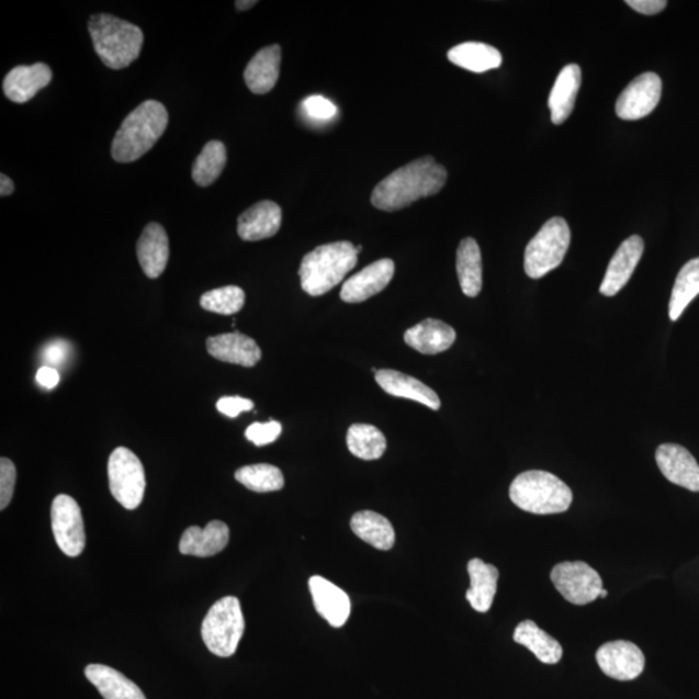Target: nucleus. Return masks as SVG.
I'll return each instance as SVG.
<instances>
[{"label": "nucleus", "instance_id": "1", "mask_svg": "<svg viewBox=\"0 0 699 699\" xmlns=\"http://www.w3.org/2000/svg\"><path fill=\"white\" fill-rule=\"evenodd\" d=\"M447 182V170L435 157L425 156L395 170L376 185L371 203L382 212L393 213L435 196Z\"/></svg>", "mask_w": 699, "mask_h": 699}, {"label": "nucleus", "instance_id": "2", "mask_svg": "<svg viewBox=\"0 0 699 699\" xmlns=\"http://www.w3.org/2000/svg\"><path fill=\"white\" fill-rule=\"evenodd\" d=\"M169 124L166 108L156 100H147L122 122L112 143V157L120 164L138 161L160 140Z\"/></svg>", "mask_w": 699, "mask_h": 699}, {"label": "nucleus", "instance_id": "3", "mask_svg": "<svg viewBox=\"0 0 699 699\" xmlns=\"http://www.w3.org/2000/svg\"><path fill=\"white\" fill-rule=\"evenodd\" d=\"M357 263L358 251L350 241L322 245L302 259L298 271L302 290L319 297L340 284Z\"/></svg>", "mask_w": 699, "mask_h": 699}, {"label": "nucleus", "instance_id": "4", "mask_svg": "<svg viewBox=\"0 0 699 699\" xmlns=\"http://www.w3.org/2000/svg\"><path fill=\"white\" fill-rule=\"evenodd\" d=\"M89 32L95 53L108 68H127L142 53V29L112 14H93L89 21Z\"/></svg>", "mask_w": 699, "mask_h": 699}, {"label": "nucleus", "instance_id": "5", "mask_svg": "<svg viewBox=\"0 0 699 699\" xmlns=\"http://www.w3.org/2000/svg\"><path fill=\"white\" fill-rule=\"evenodd\" d=\"M509 496L515 506L534 515L564 514L573 503L571 487L556 475L543 471L517 475L511 482Z\"/></svg>", "mask_w": 699, "mask_h": 699}, {"label": "nucleus", "instance_id": "6", "mask_svg": "<svg viewBox=\"0 0 699 699\" xmlns=\"http://www.w3.org/2000/svg\"><path fill=\"white\" fill-rule=\"evenodd\" d=\"M245 631L240 601L227 596L216 601L201 625V636L208 652L227 658L236 653Z\"/></svg>", "mask_w": 699, "mask_h": 699}, {"label": "nucleus", "instance_id": "7", "mask_svg": "<svg viewBox=\"0 0 699 699\" xmlns=\"http://www.w3.org/2000/svg\"><path fill=\"white\" fill-rule=\"evenodd\" d=\"M572 233L561 216L544 223L525 250V272L531 279H542L564 261L571 247Z\"/></svg>", "mask_w": 699, "mask_h": 699}, {"label": "nucleus", "instance_id": "8", "mask_svg": "<svg viewBox=\"0 0 699 699\" xmlns=\"http://www.w3.org/2000/svg\"><path fill=\"white\" fill-rule=\"evenodd\" d=\"M108 478L111 493L122 507L134 510L140 507L146 493V473L142 461L132 450L119 447L108 460Z\"/></svg>", "mask_w": 699, "mask_h": 699}, {"label": "nucleus", "instance_id": "9", "mask_svg": "<svg viewBox=\"0 0 699 699\" xmlns=\"http://www.w3.org/2000/svg\"><path fill=\"white\" fill-rule=\"evenodd\" d=\"M551 579L565 600L574 605H587L600 597L601 576L586 562H561L554 566Z\"/></svg>", "mask_w": 699, "mask_h": 699}, {"label": "nucleus", "instance_id": "10", "mask_svg": "<svg viewBox=\"0 0 699 699\" xmlns=\"http://www.w3.org/2000/svg\"><path fill=\"white\" fill-rule=\"evenodd\" d=\"M52 525L56 544L68 557H78L86 546L81 508L74 497L57 495L52 507Z\"/></svg>", "mask_w": 699, "mask_h": 699}, {"label": "nucleus", "instance_id": "11", "mask_svg": "<svg viewBox=\"0 0 699 699\" xmlns=\"http://www.w3.org/2000/svg\"><path fill=\"white\" fill-rule=\"evenodd\" d=\"M662 97V79L653 71L633 79L619 95L616 112L624 121H638L657 108Z\"/></svg>", "mask_w": 699, "mask_h": 699}, {"label": "nucleus", "instance_id": "12", "mask_svg": "<svg viewBox=\"0 0 699 699\" xmlns=\"http://www.w3.org/2000/svg\"><path fill=\"white\" fill-rule=\"evenodd\" d=\"M596 661L605 675L619 681L638 679L645 667V655L641 649L624 640L604 644L596 653Z\"/></svg>", "mask_w": 699, "mask_h": 699}, {"label": "nucleus", "instance_id": "13", "mask_svg": "<svg viewBox=\"0 0 699 699\" xmlns=\"http://www.w3.org/2000/svg\"><path fill=\"white\" fill-rule=\"evenodd\" d=\"M659 471L672 484L699 492V465L691 453L680 444H661L655 452Z\"/></svg>", "mask_w": 699, "mask_h": 699}, {"label": "nucleus", "instance_id": "14", "mask_svg": "<svg viewBox=\"0 0 699 699\" xmlns=\"http://www.w3.org/2000/svg\"><path fill=\"white\" fill-rule=\"evenodd\" d=\"M394 272L395 264L388 258L367 266L357 275L346 281L341 290V300L348 304H360V302L370 300L391 284Z\"/></svg>", "mask_w": 699, "mask_h": 699}, {"label": "nucleus", "instance_id": "15", "mask_svg": "<svg viewBox=\"0 0 699 699\" xmlns=\"http://www.w3.org/2000/svg\"><path fill=\"white\" fill-rule=\"evenodd\" d=\"M644 253V240L633 235L621 244L616 255L612 256L607 273L600 286V293L605 297H615L629 283L633 271L638 268Z\"/></svg>", "mask_w": 699, "mask_h": 699}, {"label": "nucleus", "instance_id": "16", "mask_svg": "<svg viewBox=\"0 0 699 699\" xmlns=\"http://www.w3.org/2000/svg\"><path fill=\"white\" fill-rule=\"evenodd\" d=\"M206 349L208 354L219 362L243 365L247 369L257 365L262 359V351L253 338L240 331L208 337Z\"/></svg>", "mask_w": 699, "mask_h": 699}, {"label": "nucleus", "instance_id": "17", "mask_svg": "<svg viewBox=\"0 0 699 699\" xmlns=\"http://www.w3.org/2000/svg\"><path fill=\"white\" fill-rule=\"evenodd\" d=\"M53 81V71L48 65H20L5 76L3 92L13 103L24 104Z\"/></svg>", "mask_w": 699, "mask_h": 699}, {"label": "nucleus", "instance_id": "18", "mask_svg": "<svg viewBox=\"0 0 699 699\" xmlns=\"http://www.w3.org/2000/svg\"><path fill=\"white\" fill-rule=\"evenodd\" d=\"M314 607L335 629H340L350 617L351 602L348 595L323 576H312L308 580Z\"/></svg>", "mask_w": 699, "mask_h": 699}, {"label": "nucleus", "instance_id": "19", "mask_svg": "<svg viewBox=\"0 0 699 699\" xmlns=\"http://www.w3.org/2000/svg\"><path fill=\"white\" fill-rule=\"evenodd\" d=\"M140 268L149 279L160 278L168 266L170 244L168 234L158 223H149L136 244Z\"/></svg>", "mask_w": 699, "mask_h": 699}, {"label": "nucleus", "instance_id": "20", "mask_svg": "<svg viewBox=\"0 0 699 699\" xmlns=\"http://www.w3.org/2000/svg\"><path fill=\"white\" fill-rule=\"evenodd\" d=\"M283 212L272 201H259L237 219V234L244 241H259L275 236L281 227Z\"/></svg>", "mask_w": 699, "mask_h": 699}, {"label": "nucleus", "instance_id": "21", "mask_svg": "<svg viewBox=\"0 0 699 699\" xmlns=\"http://www.w3.org/2000/svg\"><path fill=\"white\" fill-rule=\"evenodd\" d=\"M229 542V529L225 522L212 521L205 529L191 526L180 538L179 551L185 556L212 557L221 553Z\"/></svg>", "mask_w": 699, "mask_h": 699}, {"label": "nucleus", "instance_id": "22", "mask_svg": "<svg viewBox=\"0 0 699 699\" xmlns=\"http://www.w3.org/2000/svg\"><path fill=\"white\" fill-rule=\"evenodd\" d=\"M455 341V329L437 319H427L416 324L405 334V342L409 348L425 356H436L447 351Z\"/></svg>", "mask_w": 699, "mask_h": 699}, {"label": "nucleus", "instance_id": "23", "mask_svg": "<svg viewBox=\"0 0 699 699\" xmlns=\"http://www.w3.org/2000/svg\"><path fill=\"white\" fill-rule=\"evenodd\" d=\"M580 84L582 70L579 65H566V67L560 71L550 93V98H548V106H550L551 120L554 125H562L571 117Z\"/></svg>", "mask_w": 699, "mask_h": 699}, {"label": "nucleus", "instance_id": "24", "mask_svg": "<svg viewBox=\"0 0 699 699\" xmlns=\"http://www.w3.org/2000/svg\"><path fill=\"white\" fill-rule=\"evenodd\" d=\"M377 384L387 394L421 403L431 409L441 408V399L429 386L420 380L407 376L405 373L393 370H380L376 373Z\"/></svg>", "mask_w": 699, "mask_h": 699}, {"label": "nucleus", "instance_id": "25", "mask_svg": "<svg viewBox=\"0 0 699 699\" xmlns=\"http://www.w3.org/2000/svg\"><path fill=\"white\" fill-rule=\"evenodd\" d=\"M281 64L279 45L264 47L258 52L244 71L245 82L251 92L264 95L278 83Z\"/></svg>", "mask_w": 699, "mask_h": 699}, {"label": "nucleus", "instance_id": "26", "mask_svg": "<svg viewBox=\"0 0 699 699\" xmlns=\"http://www.w3.org/2000/svg\"><path fill=\"white\" fill-rule=\"evenodd\" d=\"M467 573L471 576V588L467 589L466 600L475 611L487 612L493 607L499 572L494 565L473 559L467 564Z\"/></svg>", "mask_w": 699, "mask_h": 699}, {"label": "nucleus", "instance_id": "27", "mask_svg": "<svg viewBox=\"0 0 699 699\" xmlns=\"http://www.w3.org/2000/svg\"><path fill=\"white\" fill-rule=\"evenodd\" d=\"M84 675L104 699H147L135 683L110 666L89 665Z\"/></svg>", "mask_w": 699, "mask_h": 699}, {"label": "nucleus", "instance_id": "28", "mask_svg": "<svg viewBox=\"0 0 699 699\" xmlns=\"http://www.w3.org/2000/svg\"><path fill=\"white\" fill-rule=\"evenodd\" d=\"M351 530L363 542L380 551L392 550L395 543L393 525L384 516L372 510L358 511L351 518Z\"/></svg>", "mask_w": 699, "mask_h": 699}, {"label": "nucleus", "instance_id": "29", "mask_svg": "<svg viewBox=\"0 0 699 699\" xmlns=\"http://www.w3.org/2000/svg\"><path fill=\"white\" fill-rule=\"evenodd\" d=\"M456 270L461 291L466 297H477L482 291V256L477 241L466 237L460 243L456 257Z\"/></svg>", "mask_w": 699, "mask_h": 699}, {"label": "nucleus", "instance_id": "30", "mask_svg": "<svg viewBox=\"0 0 699 699\" xmlns=\"http://www.w3.org/2000/svg\"><path fill=\"white\" fill-rule=\"evenodd\" d=\"M447 56L452 64L474 74L499 68L503 63V56L495 47L480 42L461 43L452 47Z\"/></svg>", "mask_w": 699, "mask_h": 699}, {"label": "nucleus", "instance_id": "31", "mask_svg": "<svg viewBox=\"0 0 699 699\" xmlns=\"http://www.w3.org/2000/svg\"><path fill=\"white\" fill-rule=\"evenodd\" d=\"M514 639L523 645L544 665H556L562 658V646L556 639L548 635L532 621H523L517 625Z\"/></svg>", "mask_w": 699, "mask_h": 699}, {"label": "nucleus", "instance_id": "32", "mask_svg": "<svg viewBox=\"0 0 699 699\" xmlns=\"http://www.w3.org/2000/svg\"><path fill=\"white\" fill-rule=\"evenodd\" d=\"M346 442L352 455L367 461L382 458L386 450L385 436L369 424L351 425Z\"/></svg>", "mask_w": 699, "mask_h": 699}, {"label": "nucleus", "instance_id": "33", "mask_svg": "<svg viewBox=\"0 0 699 699\" xmlns=\"http://www.w3.org/2000/svg\"><path fill=\"white\" fill-rule=\"evenodd\" d=\"M699 294V257L691 259L680 270L669 300V319L676 322Z\"/></svg>", "mask_w": 699, "mask_h": 699}, {"label": "nucleus", "instance_id": "34", "mask_svg": "<svg viewBox=\"0 0 699 699\" xmlns=\"http://www.w3.org/2000/svg\"><path fill=\"white\" fill-rule=\"evenodd\" d=\"M227 162L225 144L212 140L201 150L192 166V178L200 187L212 185L222 174Z\"/></svg>", "mask_w": 699, "mask_h": 699}, {"label": "nucleus", "instance_id": "35", "mask_svg": "<svg viewBox=\"0 0 699 699\" xmlns=\"http://www.w3.org/2000/svg\"><path fill=\"white\" fill-rule=\"evenodd\" d=\"M235 478L255 493L279 492L285 485L283 473L270 464L243 466L236 471Z\"/></svg>", "mask_w": 699, "mask_h": 699}, {"label": "nucleus", "instance_id": "36", "mask_svg": "<svg viewBox=\"0 0 699 699\" xmlns=\"http://www.w3.org/2000/svg\"><path fill=\"white\" fill-rule=\"evenodd\" d=\"M200 305L206 312L234 315L245 305V292L236 285L218 288L201 295Z\"/></svg>", "mask_w": 699, "mask_h": 699}, {"label": "nucleus", "instance_id": "37", "mask_svg": "<svg viewBox=\"0 0 699 699\" xmlns=\"http://www.w3.org/2000/svg\"><path fill=\"white\" fill-rule=\"evenodd\" d=\"M16 466L10 459H0V509L4 510L10 506L16 485Z\"/></svg>", "mask_w": 699, "mask_h": 699}, {"label": "nucleus", "instance_id": "38", "mask_svg": "<svg viewBox=\"0 0 699 699\" xmlns=\"http://www.w3.org/2000/svg\"><path fill=\"white\" fill-rule=\"evenodd\" d=\"M281 431H283V427H281V424L278 421H270L268 424L256 422L251 424L247 431H245V437H247L251 443L262 447L275 442Z\"/></svg>", "mask_w": 699, "mask_h": 699}, {"label": "nucleus", "instance_id": "39", "mask_svg": "<svg viewBox=\"0 0 699 699\" xmlns=\"http://www.w3.org/2000/svg\"><path fill=\"white\" fill-rule=\"evenodd\" d=\"M304 111L308 117L315 120H329L335 117L337 108L328 99L323 97H312L305 100Z\"/></svg>", "mask_w": 699, "mask_h": 699}, {"label": "nucleus", "instance_id": "40", "mask_svg": "<svg viewBox=\"0 0 699 699\" xmlns=\"http://www.w3.org/2000/svg\"><path fill=\"white\" fill-rule=\"evenodd\" d=\"M216 408H218L221 414L229 417V419H235V417L241 413L253 409L255 403L250 399L241 398V396H223V398L216 402Z\"/></svg>", "mask_w": 699, "mask_h": 699}, {"label": "nucleus", "instance_id": "41", "mask_svg": "<svg viewBox=\"0 0 699 699\" xmlns=\"http://www.w3.org/2000/svg\"><path fill=\"white\" fill-rule=\"evenodd\" d=\"M625 4H629L632 10L639 13L653 16L666 9V0H627Z\"/></svg>", "mask_w": 699, "mask_h": 699}, {"label": "nucleus", "instance_id": "42", "mask_svg": "<svg viewBox=\"0 0 699 699\" xmlns=\"http://www.w3.org/2000/svg\"><path fill=\"white\" fill-rule=\"evenodd\" d=\"M46 362L53 365H59L68 358V343L64 341H55L49 343L43 354Z\"/></svg>", "mask_w": 699, "mask_h": 699}, {"label": "nucleus", "instance_id": "43", "mask_svg": "<svg viewBox=\"0 0 699 699\" xmlns=\"http://www.w3.org/2000/svg\"><path fill=\"white\" fill-rule=\"evenodd\" d=\"M38 384L46 388H54L59 384L60 374L57 372L54 367L43 365L37 372V376H35Z\"/></svg>", "mask_w": 699, "mask_h": 699}, {"label": "nucleus", "instance_id": "44", "mask_svg": "<svg viewBox=\"0 0 699 699\" xmlns=\"http://www.w3.org/2000/svg\"><path fill=\"white\" fill-rule=\"evenodd\" d=\"M0 180H2V182H0V194H2V198L10 196L14 191L12 179L2 174L0 176Z\"/></svg>", "mask_w": 699, "mask_h": 699}, {"label": "nucleus", "instance_id": "45", "mask_svg": "<svg viewBox=\"0 0 699 699\" xmlns=\"http://www.w3.org/2000/svg\"><path fill=\"white\" fill-rule=\"evenodd\" d=\"M256 4V0H248V2H244V0H237V2H235L236 9L240 11L253 9Z\"/></svg>", "mask_w": 699, "mask_h": 699}, {"label": "nucleus", "instance_id": "46", "mask_svg": "<svg viewBox=\"0 0 699 699\" xmlns=\"http://www.w3.org/2000/svg\"><path fill=\"white\" fill-rule=\"evenodd\" d=\"M607 596H608V590L607 589H602L601 594H600V597L605 598Z\"/></svg>", "mask_w": 699, "mask_h": 699}, {"label": "nucleus", "instance_id": "47", "mask_svg": "<svg viewBox=\"0 0 699 699\" xmlns=\"http://www.w3.org/2000/svg\"><path fill=\"white\" fill-rule=\"evenodd\" d=\"M356 248H357L358 255H359V253H360V251H362V249H363L362 247H356Z\"/></svg>", "mask_w": 699, "mask_h": 699}]
</instances>
